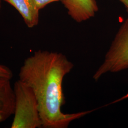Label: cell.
Wrapping results in <instances>:
<instances>
[{
	"label": "cell",
	"instance_id": "1",
	"mask_svg": "<svg viewBox=\"0 0 128 128\" xmlns=\"http://www.w3.org/2000/svg\"><path fill=\"white\" fill-rule=\"evenodd\" d=\"M74 66L61 53L40 50L26 58L20 68L19 79L30 87L35 94L42 128H68L74 120L88 113L68 114L61 110L66 103L63 79Z\"/></svg>",
	"mask_w": 128,
	"mask_h": 128
},
{
	"label": "cell",
	"instance_id": "2",
	"mask_svg": "<svg viewBox=\"0 0 128 128\" xmlns=\"http://www.w3.org/2000/svg\"><path fill=\"white\" fill-rule=\"evenodd\" d=\"M14 118L12 128L42 127L38 104L32 89L18 79L14 83Z\"/></svg>",
	"mask_w": 128,
	"mask_h": 128
},
{
	"label": "cell",
	"instance_id": "3",
	"mask_svg": "<svg viewBox=\"0 0 128 128\" xmlns=\"http://www.w3.org/2000/svg\"><path fill=\"white\" fill-rule=\"evenodd\" d=\"M128 69V18L116 33L104 60L93 76L95 81L109 73H117Z\"/></svg>",
	"mask_w": 128,
	"mask_h": 128
},
{
	"label": "cell",
	"instance_id": "4",
	"mask_svg": "<svg viewBox=\"0 0 128 128\" xmlns=\"http://www.w3.org/2000/svg\"><path fill=\"white\" fill-rule=\"evenodd\" d=\"M69 15L80 23L94 17L98 10L96 0H62Z\"/></svg>",
	"mask_w": 128,
	"mask_h": 128
},
{
	"label": "cell",
	"instance_id": "5",
	"mask_svg": "<svg viewBox=\"0 0 128 128\" xmlns=\"http://www.w3.org/2000/svg\"><path fill=\"white\" fill-rule=\"evenodd\" d=\"M10 80L0 77V123L14 114L15 96Z\"/></svg>",
	"mask_w": 128,
	"mask_h": 128
},
{
	"label": "cell",
	"instance_id": "6",
	"mask_svg": "<svg viewBox=\"0 0 128 128\" xmlns=\"http://www.w3.org/2000/svg\"><path fill=\"white\" fill-rule=\"evenodd\" d=\"M12 5L23 18L28 27H34L38 23L39 11L34 0H4Z\"/></svg>",
	"mask_w": 128,
	"mask_h": 128
},
{
	"label": "cell",
	"instance_id": "7",
	"mask_svg": "<svg viewBox=\"0 0 128 128\" xmlns=\"http://www.w3.org/2000/svg\"><path fill=\"white\" fill-rule=\"evenodd\" d=\"M13 76L12 72L8 66L0 64V77L11 79Z\"/></svg>",
	"mask_w": 128,
	"mask_h": 128
},
{
	"label": "cell",
	"instance_id": "8",
	"mask_svg": "<svg viewBox=\"0 0 128 128\" xmlns=\"http://www.w3.org/2000/svg\"><path fill=\"white\" fill-rule=\"evenodd\" d=\"M60 0L62 1V0H34L37 8L40 10L51 2Z\"/></svg>",
	"mask_w": 128,
	"mask_h": 128
},
{
	"label": "cell",
	"instance_id": "9",
	"mask_svg": "<svg viewBox=\"0 0 128 128\" xmlns=\"http://www.w3.org/2000/svg\"><path fill=\"white\" fill-rule=\"evenodd\" d=\"M125 6L128 12V0H118Z\"/></svg>",
	"mask_w": 128,
	"mask_h": 128
},
{
	"label": "cell",
	"instance_id": "10",
	"mask_svg": "<svg viewBox=\"0 0 128 128\" xmlns=\"http://www.w3.org/2000/svg\"><path fill=\"white\" fill-rule=\"evenodd\" d=\"M0 9H1V0H0Z\"/></svg>",
	"mask_w": 128,
	"mask_h": 128
}]
</instances>
